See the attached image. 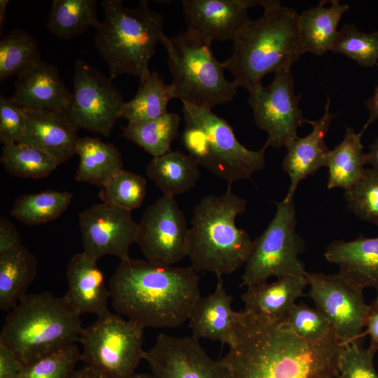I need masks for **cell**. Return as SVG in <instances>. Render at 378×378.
Listing matches in <instances>:
<instances>
[{"instance_id": "obj_25", "label": "cell", "mask_w": 378, "mask_h": 378, "mask_svg": "<svg viewBox=\"0 0 378 378\" xmlns=\"http://www.w3.org/2000/svg\"><path fill=\"white\" fill-rule=\"evenodd\" d=\"M326 1L319 5L304 10L299 14V29L305 52L323 55L332 48L338 33L337 27L342 16L349 6L339 0Z\"/></svg>"}, {"instance_id": "obj_6", "label": "cell", "mask_w": 378, "mask_h": 378, "mask_svg": "<svg viewBox=\"0 0 378 378\" xmlns=\"http://www.w3.org/2000/svg\"><path fill=\"white\" fill-rule=\"evenodd\" d=\"M80 316L64 297L49 291L27 294L7 314L0 342L26 365L36 359L78 341Z\"/></svg>"}, {"instance_id": "obj_44", "label": "cell", "mask_w": 378, "mask_h": 378, "mask_svg": "<svg viewBox=\"0 0 378 378\" xmlns=\"http://www.w3.org/2000/svg\"><path fill=\"white\" fill-rule=\"evenodd\" d=\"M21 238L17 228L4 216L0 218V254L21 246Z\"/></svg>"}, {"instance_id": "obj_49", "label": "cell", "mask_w": 378, "mask_h": 378, "mask_svg": "<svg viewBox=\"0 0 378 378\" xmlns=\"http://www.w3.org/2000/svg\"><path fill=\"white\" fill-rule=\"evenodd\" d=\"M9 2V0H0V34L1 36L6 22V9Z\"/></svg>"}, {"instance_id": "obj_39", "label": "cell", "mask_w": 378, "mask_h": 378, "mask_svg": "<svg viewBox=\"0 0 378 378\" xmlns=\"http://www.w3.org/2000/svg\"><path fill=\"white\" fill-rule=\"evenodd\" d=\"M348 209L363 220L378 225V174L365 169L362 176L344 192Z\"/></svg>"}, {"instance_id": "obj_48", "label": "cell", "mask_w": 378, "mask_h": 378, "mask_svg": "<svg viewBox=\"0 0 378 378\" xmlns=\"http://www.w3.org/2000/svg\"><path fill=\"white\" fill-rule=\"evenodd\" d=\"M71 378H108L92 367L85 365L76 370Z\"/></svg>"}, {"instance_id": "obj_36", "label": "cell", "mask_w": 378, "mask_h": 378, "mask_svg": "<svg viewBox=\"0 0 378 378\" xmlns=\"http://www.w3.org/2000/svg\"><path fill=\"white\" fill-rule=\"evenodd\" d=\"M342 54L363 67L378 64V31L365 33L354 24H346L338 33L330 50Z\"/></svg>"}, {"instance_id": "obj_38", "label": "cell", "mask_w": 378, "mask_h": 378, "mask_svg": "<svg viewBox=\"0 0 378 378\" xmlns=\"http://www.w3.org/2000/svg\"><path fill=\"white\" fill-rule=\"evenodd\" d=\"M80 360L78 347L70 344L26 365L20 378H71Z\"/></svg>"}, {"instance_id": "obj_5", "label": "cell", "mask_w": 378, "mask_h": 378, "mask_svg": "<svg viewBox=\"0 0 378 378\" xmlns=\"http://www.w3.org/2000/svg\"><path fill=\"white\" fill-rule=\"evenodd\" d=\"M101 4L104 18L94 39L109 77L130 74L143 80L150 73V59L164 34L163 16L146 0L139 1L135 8L124 6L120 0H104Z\"/></svg>"}, {"instance_id": "obj_24", "label": "cell", "mask_w": 378, "mask_h": 378, "mask_svg": "<svg viewBox=\"0 0 378 378\" xmlns=\"http://www.w3.org/2000/svg\"><path fill=\"white\" fill-rule=\"evenodd\" d=\"M330 262L339 266L338 274L354 286L378 290V237L344 241L335 240L323 254Z\"/></svg>"}, {"instance_id": "obj_43", "label": "cell", "mask_w": 378, "mask_h": 378, "mask_svg": "<svg viewBox=\"0 0 378 378\" xmlns=\"http://www.w3.org/2000/svg\"><path fill=\"white\" fill-rule=\"evenodd\" d=\"M24 366L13 350L0 342V378H20Z\"/></svg>"}, {"instance_id": "obj_1", "label": "cell", "mask_w": 378, "mask_h": 378, "mask_svg": "<svg viewBox=\"0 0 378 378\" xmlns=\"http://www.w3.org/2000/svg\"><path fill=\"white\" fill-rule=\"evenodd\" d=\"M344 344L337 335L309 342L244 311L221 360L233 378H336Z\"/></svg>"}, {"instance_id": "obj_27", "label": "cell", "mask_w": 378, "mask_h": 378, "mask_svg": "<svg viewBox=\"0 0 378 378\" xmlns=\"http://www.w3.org/2000/svg\"><path fill=\"white\" fill-rule=\"evenodd\" d=\"M37 260L26 247L0 254V309L10 311L24 296L37 275Z\"/></svg>"}, {"instance_id": "obj_35", "label": "cell", "mask_w": 378, "mask_h": 378, "mask_svg": "<svg viewBox=\"0 0 378 378\" xmlns=\"http://www.w3.org/2000/svg\"><path fill=\"white\" fill-rule=\"evenodd\" d=\"M41 59L38 43L30 33L10 31L0 41V80L18 76Z\"/></svg>"}, {"instance_id": "obj_46", "label": "cell", "mask_w": 378, "mask_h": 378, "mask_svg": "<svg viewBox=\"0 0 378 378\" xmlns=\"http://www.w3.org/2000/svg\"><path fill=\"white\" fill-rule=\"evenodd\" d=\"M377 66L378 68V64ZM365 105L368 111V119L363 127L365 130L371 123L378 120V85L374 94L365 101Z\"/></svg>"}, {"instance_id": "obj_31", "label": "cell", "mask_w": 378, "mask_h": 378, "mask_svg": "<svg viewBox=\"0 0 378 378\" xmlns=\"http://www.w3.org/2000/svg\"><path fill=\"white\" fill-rule=\"evenodd\" d=\"M96 0H54L49 12L47 28L57 38L70 39L86 31L95 29L100 22Z\"/></svg>"}, {"instance_id": "obj_19", "label": "cell", "mask_w": 378, "mask_h": 378, "mask_svg": "<svg viewBox=\"0 0 378 378\" xmlns=\"http://www.w3.org/2000/svg\"><path fill=\"white\" fill-rule=\"evenodd\" d=\"M97 261L82 251L74 255L67 266V290L63 297L80 316L85 314L100 316L110 312V291Z\"/></svg>"}, {"instance_id": "obj_47", "label": "cell", "mask_w": 378, "mask_h": 378, "mask_svg": "<svg viewBox=\"0 0 378 378\" xmlns=\"http://www.w3.org/2000/svg\"><path fill=\"white\" fill-rule=\"evenodd\" d=\"M370 152L366 153V164L378 174V136L369 145Z\"/></svg>"}, {"instance_id": "obj_20", "label": "cell", "mask_w": 378, "mask_h": 378, "mask_svg": "<svg viewBox=\"0 0 378 378\" xmlns=\"http://www.w3.org/2000/svg\"><path fill=\"white\" fill-rule=\"evenodd\" d=\"M217 279L214 291L195 302L188 320V327L192 336L199 340L208 339L229 346L234 342L236 327L244 311L232 309V297L227 293L222 277Z\"/></svg>"}, {"instance_id": "obj_17", "label": "cell", "mask_w": 378, "mask_h": 378, "mask_svg": "<svg viewBox=\"0 0 378 378\" xmlns=\"http://www.w3.org/2000/svg\"><path fill=\"white\" fill-rule=\"evenodd\" d=\"M258 0H183V15L190 29L211 45L214 41H233L250 20L248 9L262 6Z\"/></svg>"}, {"instance_id": "obj_41", "label": "cell", "mask_w": 378, "mask_h": 378, "mask_svg": "<svg viewBox=\"0 0 378 378\" xmlns=\"http://www.w3.org/2000/svg\"><path fill=\"white\" fill-rule=\"evenodd\" d=\"M363 342L364 337L344 344L336 378H378L373 363L376 351L365 348Z\"/></svg>"}, {"instance_id": "obj_50", "label": "cell", "mask_w": 378, "mask_h": 378, "mask_svg": "<svg viewBox=\"0 0 378 378\" xmlns=\"http://www.w3.org/2000/svg\"><path fill=\"white\" fill-rule=\"evenodd\" d=\"M132 378H153L151 374L146 373H135Z\"/></svg>"}, {"instance_id": "obj_29", "label": "cell", "mask_w": 378, "mask_h": 378, "mask_svg": "<svg viewBox=\"0 0 378 378\" xmlns=\"http://www.w3.org/2000/svg\"><path fill=\"white\" fill-rule=\"evenodd\" d=\"M365 130L356 133L351 127H346L343 140L330 150L327 167L328 189H349L363 175L366 164L361 137Z\"/></svg>"}, {"instance_id": "obj_12", "label": "cell", "mask_w": 378, "mask_h": 378, "mask_svg": "<svg viewBox=\"0 0 378 378\" xmlns=\"http://www.w3.org/2000/svg\"><path fill=\"white\" fill-rule=\"evenodd\" d=\"M123 100L111 78L82 60L74 64V87L69 118L77 129L110 136Z\"/></svg>"}, {"instance_id": "obj_13", "label": "cell", "mask_w": 378, "mask_h": 378, "mask_svg": "<svg viewBox=\"0 0 378 378\" xmlns=\"http://www.w3.org/2000/svg\"><path fill=\"white\" fill-rule=\"evenodd\" d=\"M305 277L310 288L308 296L330 322L338 338L346 344L364 337L369 305L365 302L363 290L338 273L306 272Z\"/></svg>"}, {"instance_id": "obj_8", "label": "cell", "mask_w": 378, "mask_h": 378, "mask_svg": "<svg viewBox=\"0 0 378 378\" xmlns=\"http://www.w3.org/2000/svg\"><path fill=\"white\" fill-rule=\"evenodd\" d=\"M160 43L167 52L176 99L209 110L233 99L237 85L225 78L222 62L199 34L188 28L174 36L164 34Z\"/></svg>"}, {"instance_id": "obj_33", "label": "cell", "mask_w": 378, "mask_h": 378, "mask_svg": "<svg viewBox=\"0 0 378 378\" xmlns=\"http://www.w3.org/2000/svg\"><path fill=\"white\" fill-rule=\"evenodd\" d=\"M72 198L71 192L52 190L24 194L15 200L10 214L27 225L46 223L59 217Z\"/></svg>"}, {"instance_id": "obj_21", "label": "cell", "mask_w": 378, "mask_h": 378, "mask_svg": "<svg viewBox=\"0 0 378 378\" xmlns=\"http://www.w3.org/2000/svg\"><path fill=\"white\" fill-rule=\"evenodd\" d=\"M330 100L328 98L323 115L317 120H311L312 132L304 137H298L287 147L282 162V169L290 178V186L284 199H293L299 183L320 168L327 167L330 150L325 141L332 120L336 114L330 111Z\"/></svg>"}, {"instance_id": "obj_30", "label": "cell", "mask_w": 378, "mask_h": 378, "mask_svg": "<svg viewBox=\"0 0 378 378\" xmlns=\"http://www.w3.org/2000/svg\"><path fill=\"white\" fill-rule=\"evenodd\" d=\"M171 84H166L156 70L151 71L143 80L136 95L130 101L123 102L120 118L128 122L153 119L167 114L169 101L174 99Z\"/></svg>"}, {"instance_id": "obj_10", "label": "cell", "mask_w": 378, "mask_h": 378, "mask_svg": "<svg viewBox=\"0 0 378 378\" xmlns=\"http://www.w3.org/2000/svg\"><path fill=\"white\" fill-rule=\"evenodd\" d=\"M144 329L118 314L98 316L80 331V360L108 378H132L144 357Z\"/></svg>"}, {"instance_id": "obj_15", "label": "cell", "mask_w": 378, "mask_h": 378, "mask_svg": "<svg viewBox=\"0 0 378 378\" xmlns=\"http://www.w3.org/2000/svg\"><path fill=\"white\" fill-rule=\"evenodd\" d=\"M143 359L153 378H233L221 359H212L193 336L160 333Z\"/></svg>"}, {"instance_id": "obj_40", "label": "cell", "mask_w": 378, "mask_h": 378, "mask_svg": "<svg viewBox=\"0 0 378 378\" xmlns=\"http://www.w3.org/2000/svg\"><path fill=\"white\" fill-rule=\"evenodd\" d=\"M282 324L309 342H318L337 335L330 322L322 313L303 303L295 304Z\"/></svg>"}, {"instance_id": "obj_14", "label": "cell", "mask_w": 378, "mask_h": 378, "mask_svg": "<svg viewBox=\"0 0 378 378\" xmlns=\"http://www.w3.org/2000/svg\"><path fill=\"white\" fill-rule=\"evenodd\" d=\"M146 260L173 266L188 254L189 227L175 197L162 195L138 223L136 242Z\"/></svg>"}, {"instance_id": "obj_18", "label": "cell", "mask_w": 378, "mask_h": 378, "mask_svg": "<svg viewBox=\"0 0 378 378\" xmlns=\"http://www.w3.org/2000/svg\"><path fill=\"white\" fill-rule=\"evenodd\" d=\"M10 99L20 108L67 111L71 93L55 66L42 59L17 76Z\"/></svg>"}, {"instance_id": "obj_2", "label": "cell", "mask_w": 378, "mask_h": 378, "mask_svg": "<svg viewBox=\"0 0 378 378\" xmlns=\"http://www.w3.org/2000/svg\"><path fill=\"white\" fill-rule=\"evenodd\" d=\"M108 286L117 314L144 328L181 326L201 297L200 276L191 266H162L131 257L120 261Z\"/></svg>"}, {"instance_id": "obj_16", "label": "cell", "mask_w": 378, "mask_h": 378, "mask_svg": "<svg viewBox=\"0 0 378 378\" xmlns=\"http://www.w3.org/2000/svg\"><path fill=\"white\" fill-rule=\"evenodd\" d=\"M78 224L83 251L92 258L130 257V246L138 234V223L131 211L105 202L94 204L79 213Z\"/></svg>"}, {"instance_id": "obj_22", "label": "cell", "mask_w": 378, "mask_h": 378, "mask_svg": "<svg viewBox=\"0 0 378 378\" xmlns=\"http://www.w3.org/2000/svg\"><path fill=\"white\" fill-rule=\"evenodd\" d=\"M26 120L18 143L34 146L54 158L59 164L76 154L79 137L66 111L22 108Z\"/></svg>"}, {"instance_id": "obj_4", "label": "cell", "mask_w": 378, "mask_h": 378, "mask_svg": "<svg viewBox=\"0 0 378 378\" xmlns=\"http://www.w3.org/2000/svg\"><path fill=\"white\" fill-rule=\"evenodd\" d=\"M246 207V200L232 192L231 185L223 194L209 195L195 206L189 227L188 257L196 272L222 277L245 265L253 240L236 225V218Z\"/></svg>"}, {"instance_id": "obj_42", "label": "cell", "mask_w": 378, "mask_h": 378, "mask_svg": "<svg viewBox=\"0 0 378 378\" xmlns=\"http://www.w3.org/2000/svg\"><path fill=\"white\" fill-rule=\"evenodd\" d=\"M24 112L10 99L0 96V141L4 146L18 143L24 132Z\"/></svg>"}, {"instance_id": "obj_28", "label": "cell", "mask_w": 378, "mask_h": 378, "mask_svg": "<svg viewBox=\"0 0 378 378\" xmlns=\"http://www.w3.org/2000/svg\"><path fill=\"white\" fill-rule=\"evenodd\" d=\"M76 154L79 156V164L75 179L79 182L101 187L122 169V160L118 148L99 138L79 137Z\"/></svg>"}, {"instance_id": "obj_45", "label": "cell", "mask_w": 378, "mask_h": 378, "mask_svg": "<svg viewBox=\"0 0 378 378\" xmlns=\"http://www.w3.org/2000/svg\"><path fill=\"white\" fill-rule=\"evenodd\" d=\"M377 297L371 304L365 322V335H369L370 337V347L376 352L378 351V290Z\"/></svg>"}, {"instance_id": "obj_32", "label": "cell", "mask_w": 378, "mask_h": 378, "mask_svg": "<svg viewBox=\"0 0 378 378\" xmlns=\"http://www.w3.org/2000/svg\"><path fill=\"white\" fill-rule=\"evenodd\" d=\"M181 120L174 113L159 118L128 122L123 127L122 136L153 156L158 157L171 150Z\"/></svg>"}, {"instance_id": "obj_26", "label": "cell", "mask_w": 378, "mask_h": 378, "mask_svg": "<svg viewBox=\"0 0 378 378\" xmlns=\"http://www.w3.org/2000/svg\"><path fill=\"white\" fill-rule=\"evenodd\" d=\"M199 166L190 154L171 150L153 158L146 173L164 196L175 197L195 186L200 176Z\"/></svg>"}, {"instance_id": "obj_23", "label": "cell", "mask_w": 378, "mask_h": 378, "mask_svg": "<svg viewBox=\"0 0 378 378\" xmlns=\"http://www.w3.org/2000/svg\"><path fill=\"white\" fill-rule=\"evenodd\" d=\"M307 286L304 276H287L271 283L247 287L241 296L244 311L253 317L272 323L282 324L304 295Z\"/></svg>"}, {"instance_id": "obj_37", "label": "cell", "mask_w": 378, "mask_h": 378, "mask_svg": "<svg viewBox=\"0 0 378 378\" xmlns=\"http://www.w3.org/2000/svg\"><path fill=\"white\" fill-rule=\"evenodd\" d=\"M146 192V178L122 169L101 186L99 197L102 202L132 211L141 206Z\"/></svg>"}, {"instance_id": "obj_3", "label": "cell", "mask_w": 378, "mask_h": 378, "mask_svg": "<svg viewBox=\"0 0 378 378\" xmlns=\"http://www.w3.org/2000/svg\"><path fill=\"white\" fill-rule=\"evenodd\" d=\"M262 7V15L243 26L222 62L237 87L248 92L262 85L266 74L290 69L305 53L298 12L274 0H265Z\"/></svg>"}, {"instance_id": "obj_9", "label": "cell", "mask_w": 378, "mask_h": 378, "mask_svg": "<svg viewBox=\"0 0 378 378\" xmlns=\"http://www.w3.org/2000/svg\"><path fill=\"white\" fill-rule=\"evenodd\" d=\"M272 221L255 239L241 276V286L267 282L272 276H304V263L298 255L304 243L296 232V212L293 199L276 203Z\"/></svg>"}, {"instance_id": "obj_34", "label": "cell", "mask_w": 378, "mask_h": 378, "mask_svg": "<svg viewBox=\"0 0 378 378\" xmlns=\"http://www.w3.org/2000/svg\"><path fill=\"white\" fill-rule=\"evenodd\" d=\"M1 162L12 175L30 178L46 177L59 165L45 151L24 143L4 146Z\"/></svg>"}, {"instance_id": "obj_7", "label": "cell", "mask_w": 378, "mask_h": 378, "mask_svg": "<svg viewBox=\"0 0 378 378\" xmlns=\"http://www.w3.org/2000/svg\"><path fill=\"white\" fill-rule=\"evenodd\" d=\"M182 113L183 143L199 165L229 185L250 178L265 167V144L258 150L246 148L232 126L211 110L182 102Z\"/></svg>"}, {"instance_id": "obj_11", "label": "cell", "mask_w": 378, "mask_h": 378, "mask_svg": "<svg viewBox=\"0 0 378 378\" xmlns=\"http://www.w3.org/2000/svg\"><path fill=\"white\" fill-rule=\"evenodd\" d=\"M274 74L270 85H260L248 92V102L256 125L267 134L265 144L286 148L299 137L298 129L311 120L304 117L299 107L302 95L295 94L291 68Z\"/></svg>"}]
</instances>
